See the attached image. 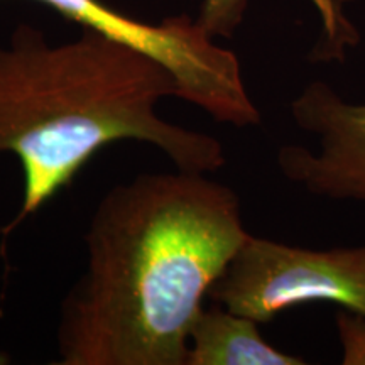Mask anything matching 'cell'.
Instances as JSON below:
<instances>
[{"mask_svg":"<svg viewBox=\"0 0 365 365\" xmlns=\"http://www.w3.org/2000/svg\"><path fill=\"white\" fill-rule=\"evenodd\" d=\"M249 232L240 198L203 173H148L102 196L85 271L56 325L61 365H185L205 298Z\"/></svg>","mask_w":365,"mask_h":365,"instance_id":"cell-1","label":"cell"},{"mask_svg":"<svg viewBox=\"0 0 365 365\" xmlns=\"http://www.w3.org/2000/svg\"><path fill=\"white\" fill-rule=\"evenodd\" d=\"M180 95L163 63L132 46L81 27L54 44L31 24L0 43V154L19 159L24 193L9 235L68 188L100 149L135 140L161 150L176 170L215 173L225 164L217 137L159 115Z\"/></svg>","mask_w":365,"mask_h":365,"instance_id":"cell-2","label":"cell"},{"mask_svg":"<svg viewBox=\"0 0 365 365\" xmlns=\"http://www.w3.org/2000/svg\"><path fill=\"white\" fill-rule=\"evenodd\" d=\"M85 29L139 49L173 73L180 95L222 124L239 129L261 124V112L250 98L239 58L218 46L198 19L190 16L145 22L122 14L102 0H36Z\"/></svg>","mask_w":365,"mask_h":365,"instance_id":"cell-3","label":"cell"},{"mask_svg":"<svg viewBox=\"0 0 365 365\" xmlns=\"http://www.w3.org/2000/svg\"><path fill=\"white\" fill-rule=\"evenodd\" d=\"M210 298L259 325L309 303L365 318V244L307 249L249 234Z\"/></svg>","mask_w":365,"mask_h":365,"instance_id":"cell-4","label":"cell"},{"mask_svg":"<svg viewBox=\"0 0 365 365\" xmlns=\"http://www.w3.org/2000/svg\"><path fill=\"white\" fill-rule=\"evenodd\" d=\"M289 110L314 148L281 145L276 159L282 176L317 198L365 208V102L345 100L318 80L301 90Z\"/></svg>","mask_w":365,"mask_h":365,"instance_id":"cell-5","label":"cell"},{"mask_svg":"<svg viewBox=\"0 0 365 365\" xmlns=\"http://www.w3.org/2000/svg\"><path fill=\"white\" fill-rule=\"evenodd\" d=\"M264 340L259 323L215 303L203 308L188 335L185 365H304Z\"/></svg>","mask_w":365,"mask_h":365,"instance_id":"cell-6","label":"cell"},{"mask_svg":"<svg viewBox=\"0 0 365 365\" xmlns=\"http://www.w3.org/2000/svg\"><path fill=\"white\" fill-rule=\"evenodd\" d=\"M317 9L322 29L309 59L312 63L345 61L346 51L360 43V33L346 16L345 7L354 0H309ZM249 0H203L200 24L212 38H232L244 21Z\"/></svg>","mask_w":365,"mask_h":365,"instance_id":"cell-7","label":"cell"},{"mask_svg":"<svg viewBox=\"0 0 365 365\" xmlns=\"http://www.w3.org/2000/svg\"><path fill=\"white\" fill-rule=\"evenodd\" d=\"M335 327L341 346V364L365 365V318L339 309Z\"/></svg>","mask_w":365,"mask_h":365,"instance_id":"cell-8","label":"cell"}]
</instances>
